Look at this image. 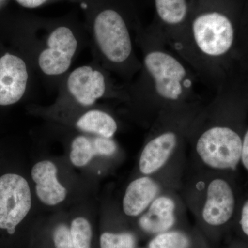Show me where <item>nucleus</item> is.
<instances>
[{"label":"nucleus","instance_id":"nucleus-20","mask_svg":"<svg viewBox=\"0 0 248 248\" xmlns=\"http://www.w3.org/2000/svg\"><path fill=\"white\" fill-rule=\"evenodd\" d=\"M240 225L243 232L248 236V200L245 202L241 209Z\"/></svg>","mask_w":248,"mask_h":248},{"label":"nucleus","instance_id":"nucleus-13","mask_svg":"<svg viewBox=\"0 0 248 248\" xmlns=\"http://www.w3.org/2000/svg\"><path fill=\"white\" fill-rule=\"evenodd\" d=\"M76 126L81 131L107 138H113L118 130V124L113 116L97 109L85 112L77 121Z\"/></svg>","mask_w":248,"mask_h":248},{"label":"nucleus","instance_id":"nucleus-18","mask_svg":"<svg viewBox=\"0 0 248 248\" xmlns=\"http://www.w3.org/2000/svg\"><path fill=\"white\" fill-rule=\"evenodd\" d=\"M94 149L97 155L110 156L117 151V145L112 138L97 137L93 140Z\"/></svg>","mask_w":248,"mask_h":248},{"label":"nucleus","instance_id":"nucleus-15","mask_svg":"<svg viewBox=\"0 0 248 248\" xmlns=\"http://www.w3.org/2000/svg\"><path fill=\"white\" fill-rule=\"evenodd\" d=\"M97 155L93 140L91 139L79 135L72 142L70 158L75 166L78 167L85 166Z\"/></svg>","mask_w":248,"mask_h":248},{"label":"nucleus","instance_id":"nucleus-22","mask_svg":"<svg viewBox=\"0 0 248 248\" xmlns=\"http://www.w3.org/2000/svg\"><path fill=\"white\" fill-rule=\"evenodd\" d=\"M18 4L28 9H35L45 4L48 0H16Z\"/></svg>","mask_w":248,"mask_h":248},{"label":"nucleus","instance_id":"nucleus-11","mask_svg":"<svg viewBox=\"0 0 248 248\" xmlns=\"http://www.w3.org/2000/svg\"><path fill=\"white\" fill-rule=\"evenodd\" d=\"M162 194L160 183L151 176L143 175L134 179L126 187L123 198V210L128 217H140Z\"/></svg>","mask_w":248,"mask_h":248},{"label":"nucleus","instance_id":"nucleus-16","mask_svg":"<svg viewBox=\"0 0 248 248\" xmlns=\"http://www.w3.org/2000/svg\"><path fill=\"white\" fill-rule=\"evenodd\" d=\"M71 234L74 248H91L92 228L87 219L78 217L71 223Z\"/></svg>","mask_w":248,"mask_h":248},{"label":"nucleus","instance_id":"nucleus-5","mask_svg":"<svg viewBox=\"0 0 248 248\" xmlns=\"http://www.w3.org/2000/svg\"><path fill=\"white\" fill-rule=\"evenodd\" d=\"M32 205L27 181L16 174L0 177V228L13 234L29 213Z\"/></svg>","mask_w":248,"mask_h":248},{"label":"nucleus","instance_id":"nucleus-10","mask_svg":"<svg viewBox=\"0 0 248 248\" xmlns=\"http://www.w3.org/2000/svg\"><path fill=\"white\" fill-rule=\"evenodd\" d=\"M156 14L161 25L152 29L157 32L168 46L182 35L189 16L186 0H155Z\"/></svg>","mask_w":248,"mask_h":248},{"label":"nucleus","instance_id":"nucleus-4","mask_svg":"<svg viewBox=\"0 0 248 248\" xmlns=\"http://www.w3.org/2000/svg\"><path fill=\"white\" fill-rule=\"evenodd\" d=\"M65 91L79 105L89 107L102 98L125 100L124 85L115 84L104 68L84 65L78 67L66 78Z\"/></svg>","mask_w":248,"mask_h":248},{"label":"nucleus","instance_id":"nucleus-17","mask_svg":"<svg viewBox=\"0 0 248 248\" xmlns=\"http://www.w3.org/2000/svg\"><path fill=\"white\" fill-rule=\"evenodd\" d=\"M102 248H135L136 238L129 232H104L100 237Z\"/></svg>","mask_w":248,"mask_h":248},{"label":"nucleus","instance_id":"nucleus-1","mask_svg":"<svg viewBox=\"0 0 248 248\" xmlns=\"http://www.w3.org/2000/svg\"><path fill=\"white\" fill-rule=\"evenodd\" d=\"M135 42L141 52V67L124 84V101L144 123L151 125L164 111L202 100L195 72L159 34L153 29L139 32Z\"/></svg>","mask_w":248,"mask_h":248},{"label":"nucleus","instance_id":"nucleus-9","mask_svg":"<svg viewBox=\"0 0 248 248\" xmlns=\"http://www.w3.org/2000/svg\"><path fill=\"white\" fill-rule=\"evenodd\" d=\"M179 205L177 199L171 194L158 196L139 220L143 232L155 235L174 229L178 220Z\"/></svg>","mask_w":248,"mask_h":248},{"label":"nucleus","instance_id":"nucleus-14","mask_svg":"<svg viewBox=\"0 0 248 248\" xmlns=\"http://www.w3.org/2000/svg\"><path fill=\"white\" fill-rule=\"evenodd\" d=\"M191 239L185 232L172 229L155 235L148 248H190Z\"/></svg>","mask_w":248,"mask_h":248},{"label":"nucleus","instance_id":"nucleus-6","mask_svg":"<svg viewBox=\"0 0 248 248\" xmlns=\"http://www.w3.org/2000/svg\"><path fill=\"white\" fill-rule=\"evenodd\" d=\"M78 48V40L70 28L61 26L54 29L37 57V65L46 76H63L71 68Z\"/></svg>","mask_w":248,"mask_h":248},{"label":"nucleus","instance_id":"nucleus-21","mask_svg":"<svg viewBox=\"0 0 248 248\" xmlns=\"http://www.w3.org/2000/svg\"><path fill=\"white\" fill-rule=\"evenodd\" d=\"M241 162L242 163L245 169L248 171V129L243 138Z\"/></svg>","mask_w":248,"mask_h":248},{"label":"nucleus","instance_id":"nucleus-7","mask_svg":"<svg viewBox=\"0 0 248 248\" xmlns=\"http://www.w3.org/2000/svg\"><path fill=\"white\" fill-rule=\"evenodd\" d=\"M235 205L234 191L228 181L216 177L205 182L199 211L201 219L206 226H224L232 217Z\"/></svg>","mask_w":248,"mask_h":248},{"label":"nucleus","instance_id":"nucleus-12","mask_svg":"<svg viewBox=\"0 0 248 248\" xmlns=\"http://www.w3.org/2000/svg\"><path fill=\"white\" fill-rule=\"evenodd\" d=\"M57 173L56 166L47 160L37 163L31 171L37 197L47 205H58L66 197V189L59 182Z\"/></svg>","mask_w":248,"mask_h":248},{"label":"nucleus","instance_id":"nucleus-19","mask_svg":"<svg viewBox=\"0 0 248 248\" xmlns=\"http://www.w3.org/2000/svg\"><path fill=\"white\" fill-rule=\"evenodd\" d=\"M55 248H74L72 241L71 231L65 225H60L53 232Z\"/></svg>","mask_w":248,"mask_h":248},{"label":"nucleus","instance_id":"nucleus-3","mask_svg":"<svg viewBox=\"0 0 248 248\" xmlns=\"http://www.w3.org/2000/svg\"><path fill=\"white\" fill-rule=\"evenodd\" d=\"M93 40L99 60L108 72L129 83L141 67L135 52V38L125 19L115 9L101 11L93 23Z\"/></svg>","mask_w":248,"mask_h":248},{"label":"nucleus","instance_id":"nucleus-2","mask_svg":"<svg viewBox=\"0 0 248 248\" xmlns=\"http://www.w3.org/2000/svg\"><path fill=\"white\" fill-rule=\"evenodd\" d=\"M204 104L194 122L188 142L201 163L210 170H235L241 162L243 138L223 122L224 94Z\"/></svg>","mask_w":248,"mask_h":248},{"label":"nucleus","instance_id":"nucleus-8","mask_svg":"<svg viewBox=\"0 0 248 248\" xmlns=\"http://www.w3.org/2000/svg\"><path fill=\"white\" fill-rule=\"evenodd\" d=\"M29 73L25 62L17 55L0 58V106L19 102L27 90Z\"/></svg>","mask_w":248,"mask_h":248}]
</instances>
